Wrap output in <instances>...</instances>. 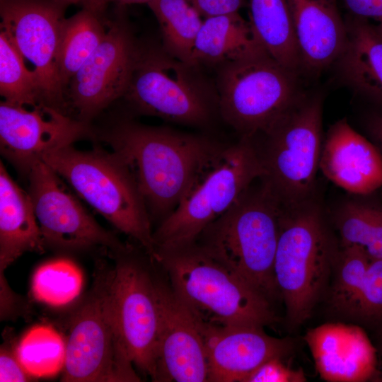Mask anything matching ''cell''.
I'll use <instances>...</instances> for the list:
<instances>
[{"mask_svg":"<svg viewBox=\"0 0 382 382\" xmlns=\"http://www.w3.org/2000/svg\"><path fill=\"white\" fill-rule=\"evenodd\" d=\"M28 176L45 245L67 251L104 248L113 255L129 248L98 224L44 161L35 162Z\"/></svg>","mask_w":382,"mask_h":382,"instance_id":"cell-12","label":"cell"},{"mask_svg":"<svg viewBox=\"0 0 382 382\" xmlns=\"http://www.w3.org/2000/svg\"><path fill=\"white\" fill-rule=\"evenodd\" d=\"M319 169L354 195H369L382 187V155L345 118L333 124L323 139Z\"/></svg>","mask_w":382,"mask_h":382,"instance_id":"cell-18","label":"cell"},{"mask_svg":"<svg viewBox=\"0 0 382 382\" xmlns=\"http://www.w3.org/2000/svg\"><path fill=\"white\" fill-rule=\"evenodd\" d=\"M301 71L317 74L336 63L347 38L337 0H287Z\"/></svg>","mask_w":382,"mask_h":382,"instance_id":"cell-20","label":"cell"},{"mask_svg":"<svg viewBox=\"0 0 382 382\" xmlns=\"http://www.w3.org/2000/svg\"><path fill=\"white\" fill-rule=\"evenodd\" d=\"M334 222L342 246L357 245L371 260H382V206L345 201L335 211Z\"/></svg>","mask_w":382,"mask_h":382,"instance_id":"cell-27","label":"cell"},{"mask_svg":"<svg viewBox=\"0 0 382 382\" xmlns=\"http://www.w3.org/2000/svg\"><path fill=\"white\" fill-rule=\"evenodd\" d=\"M349 16L382 23V0H337Z\"/></svg>","mask_w":382,"mask_h":382,"instance_id":"cell-35","label":"cell"},{"mask_svg":"<svg viewBox=\"0 0 382 382\" xmlns=\"http://www.w3.org/2000/svg\"><path fill=\"white\" fill-rule=\"evenodd\" d=\"M323 97L303 93L265 132L252 138L261 178L284 206L314 197L322 146Z\"/></svg>","mask_w":382,"mask_h":382,"instance_id":"cell-6","label":"cell"},{"mask_svg":"<svg viewBox=\"0 0 382 382\" xmlns=\"http://www.w3.org/2000/svg\"><path fill=\"white\" fill-rule=\"evenodd\" d=\"M266 53L250 21H245L239 13L216 16L203 20L191 64L220 66Z\"/></svg>","mask_w":382,"mask_h":382,"instance_id":"cell-23","label":"cell"},{"mask_svg":"<svg viewBox=\"0 0 382 382\" xmlns=\"http://www.w3.org/2000/svg\"><path fill=\"white\" fill-rule=\"evenodd\" d=\"M89 133L88 123L42 102L0 103L1 153L22 174L28 175L45 154L72 145Z\"/></svg>","mask_w":382,"mask_h":382,"instance_id":"cell-15","label":"cell"},{"mask_svg":"<svg viewBox=\"0 0 382 382\" xmlns=\"http://www.w3.org/2000/svg\"><path fill=\"white\" fill-rule=\"evenodd\" d=\"M11 341L2 345L0 349V381L23 382L32 380V377L21 363L16 345Z\"/></svg>","mask_w":382,"mask_h":382,"instance_id":"cell-33","label":"cell"},{"mask_svg":"<svg viewBox=\"0 0 382 382\" xmlns=\"http://www.w3.org/2000/svg\"><path fill=\"white\" fill-rule=\"evenodd\" d=\"M115 257L111 294L120 335L134 366L152 378L159 314L156 278L132 247Z\"/></svg>","mask_w":382,"mask_h":382,"instance_id":"cell-13","label":"cell"},{"mask_svg":"<svg viewBox=\"0 0 382 382\" xmlns=\"http://www.w3.org/2000/svg\"><path fill=\"white\" fill-rule=\"evenodd\" d=\"M148 6L158 22L163 49L191 64L195 43L203 23L200 14L187 0H154Z\"/></svg>","mask_w":382,"mask_h":382,"instance_id":"cell-26","label":"cell"},{"mask_svg":"<svg viewBox=\"0 0 382 382\" xmlns=\"http://www.w3.org/2000/svg\"><path fill=\"white\" fill-rule=\"evenodd\" d=\"M113 267L97 266L88 295L68 319L62 381L136 382L112 301Z\"/></svg>","mask_w":382,"mask_h":382,"instance_id":"cell-7","label":"cell"},{"mask_svg":"<svg viewBox=\"0 0 382 382\" xmlns=\"http://www.w3.org/2000/svg\"><path fill=\"white\" fill-rule=\"evenodd\" d=\"M282 358H272L255 369L244 382H302L306 377L301 369L294 370L282 362Z\"/></svg>","mask_w":382,"mask_h":382,"instance_id":"cell-32","label":"cell"},{"mask_svg":"<svg viewBox=\"0 0 382 382\" xmlns=\"http://www.w3.org/2000/svg\"><path fill=\"white\" fill-rule=\"evenodd\" d=\"M250 21L267 53L299 75L301 59L287 0H249Z\"/></svg>","mask_w":382,"mask_h":382,"instance_id":"cell-24","label":"cell"},{"mask_svg":"<svg viewBox=\"0 0 382 382\" xmlns=\"http://www.w3.org/2000/svg\"><path fill=\"white\" fill-rule=\"evenodd\" d=\"M381 381H382V378H381Z\"/></svg>","mask_w":382,"mask_h":382,"instance_id":"cell-40","label":"cell"},{"mask_svg":"<svg viewBox=\"0 0 382 382\" xmlns=\"http://www.w3.org/2000/svg\"><path fill=\"white\" fill-rule=\"evenodd\" d=\"M152 259L167 272L174 292L199 320L262 328L276 322L265 296L195 242L156 250Z\"/></svg>","mask_w":382,"mask_h":382,"instance_id":"cell-3","label":"cell"},{"mask_svg":"<svg viewBox=\"0 0 382 382\" xmlns=\"http://www.w3.org/2000/svg\"><path fill=\"white\" fill-rule=\"evenodd\" d=\"M347 38L335 64L356 93L382 105V35L369 21L348 15Z\"/></svg>","mask_w":382,"mask_h":382,"instance_id":"cell-21","label":"cell"},{"mask_svg":"<svg viewBox=\"0 0 382 382\" xmlns=\"http://www.w3.org/2000/svg\"><path fill=\"white\" fill-rule=\"evenodd\" d=\"M364 125L374 144L382 155V110L369 113L365 118Z\"/></svg>","mask_w":382,"mask_h":382,"instance_id":"cell-36","label":"cell"},{"mask_svg":"<svg viewBox=\"0 0 382 382\" xmlns=\"http://www.w3.org/2000/svg\"><path fill=\"white\" fill-rule=\"evenodd\" d=\"M195 66L161 48H141L124 96L140 114L176 124L208 127L219 117L217 93Z\"/></svg>","mask_w":382,"mask_h":382,"instance_id":"cell-10","label":"cell"},{"mask_svg":"<svg viewBox=\"0 0 382 382\" xmlns=\"http://www.w3.org/2000/svg\"><path fill=\"white\" fill-rule=\"evenodd\" d=\"M263 175L252 139L240 137L226 143L177 208L154 231L155 252L195 243L208 225Z\"/></svg>","mask_w":382,"mask_h":382,"instance_id":"cell-8","label":"cell"},{"mask_svg":"<svg viewBox=\"0 0 382 382\" xmlns=\"http://www.w3.org/2000/svg\"><path fill=\"white\" fill-rule=\"evenodd\" d=\"M18 359L32 377H49L62 371L66 340L52 327L36 325L16 345Z\"/></svg>","mask_w":382,"mask_h":382,"instance_id":"cell-28","label":"cell"},{"mask_svg":"<svg viewBox=\"0 0 382 382\" xmlns=\"http://www.w3.org/2000/svg\"><path fill=\"white\" fill-rule=\"evenodd\" d=\"M199 323L207 351L208 382H244L262 363L283 359L291 349L288 339L270 336L262 327Z\"/></svg>","mask_w":382,"mask_h":382,"instance_id":"cell-17","label":"cell"},{"mask_svg":"<svg viewBox=\"0 0 382 382\" xmlns=\"http://www.w3.org/2000/svg\"><path fill=\"white\" fill-rule=\"evenodd\" d=\"M45 243L29 193L0 163V277L26 252L42 253Z\"/></svg>","mask_w":382,"mask_h":382,"instance_id":"cell-22","label":"cell"},{"mask_svg":"<svg viewBox=\"0 0 382 382\" xmlns=\"http://www.w3.org/2000/svg\"><path fill=\"white\" fill-rule=\"evenodd\" d=\"M376 25V29L378 30V31L381 33V35H382V23H378Z\"/></svg>","mask_w":382,"mask_h":382,"instance_id":"cell-39","label":"cell"},{"mask_svg":"<svg viewBox=\"0 0 382 382\" xmlns=\"http://www.w3.org/2000/svg\"><path fill=\"white\" fill-rule=\"evenodd\" d=\"M65 6L56 0H0L1 31L33 66L42 102L64 113L57 54Z\"/></svg>","mask_w":382,"mask_h":382,"instance_id":"cell-11","label":"cell"},{"mask_svg":"<svg viewBox=\"0 0 382 382\" xmlns=\"http://www.w3.org/2000/svg\"><path fill=\"white\" fill-rule=\"evenodd\" d=\"M299 75L269 54L219 66V115L240 137L265 132L303 94Z\"/></svg>","mask_w":382,"mask_h":382,"instance_id":"cell-9","label":"cell"},{"mask_svg":"<svg viewBox=\"0 0 382 382\" xmlns=\"http://www.w3.org/2000/svg\"><path fill=\"white\" fill-rule=\"evenodd\" d=\"M154 0H83L85 8L98 13L103 10L105 6L114 3L119 5H127L134 4H149Z\"/></svg>","mask_w":382,"mask_h":382,"instance_id":"cell-37","label":"cell"},{"mask_svg":"<svg viewBox=\"0 0 382 382\" xmlns=\"http://www.w3.org/2000/svg\"><path fill=\"white\" fill-rule=\"evenodd\" d=\"M158 329L154 381L204 382L208 362L198 318L171 286L156 279Z\"/></svg>","mask_w":382,"mask_h":382,"instance_id":"cell-16","label":"cell"},{"mask_svg":"<svg viewBox=\"0 0 382 382\" xmlns=\"http://www.w3.org/2000/svg\"><path fill=\"white\" fill-rule=\"evenodd\" d=\"M98 13L85 8L64 18L57 54L58 74L64 89L102 42L106 33Z\"/></svg>","mask_w":382,"mask_h":382,"instance_id":"cell-25","label":"cell"},{"mask_svg":"<svg viewBox=\"0 0 382 382\" xmlns=\"http://www.w3.org/2000/svg\"><path fill=\"white\" fill-rule=\"evenodd\" d=\"M284 205L260 178L195 243L270 301L280 296L274 262Z\"/></svg>","mask_w":382,"mask_h":382,"instance_id":"cell-2","label":"cell"},{"mask_svg":"<svg viewBox=\"0 0 382 382\" xmlns=\"http://www.w3.org/2000/svg\"><path fill=\"white\" fill-rule=\"evenodd\" d=\"M140 49L124 21L111 23L102 42L66 88L68 103L76 111L77 119L88 123L125 95Z\"/></svg>","mask_w":382,"mask_h":382,"instance_id":"cell-14","label":"cell"},{"mask_svg":"<svg viewBox=\"0 0 382 382\" xmlns=\"http://www.w3.org/2000/svg\"><path fill=\"white\" fill-rule=\"evenodd\" d=\"M60 3H62L64 4H73V3H77L80 1H83V0H56Z\"/></svg>","mask_w":382,"mask_h":382,"instance_id":"cell-38","label":"cell"},{"mask_svg":"<svg viewBox=\"0 0 382 382\" xmlns=\"http://www.w3.org/2000/svg\"><path fill=\"white\" fill-rule=\"evenodd\" d=\"M103 139L132 172L151 221L177 208L226 143L207 135L123 120Z\"/></svg>","mask_w":382,"mask_h":382,"instance_id":"cell-1","label":"cell"},{"mask_svg":"<svg viewBox=\"0 0 382 382\" xmlns=\"http://www.w3.org/2000/svg\"><path fill=\"white\" fill-rule=\"evenodd\" d=\"M83 284L81 269L67 259L48 261L38 267L31 281V292L38 301L65 306L79 296Z\"/></svg>","mask_w":382,"mask_h":382,"instance_id":"cell-29","label":"cell"},{"mask_svg":"<svg viewBox=\"0 0 382 382\" xmlns=\"http://www.w3.org/2000/svg\"><path fill=\"white\" fill-rule=\"evenodd\" d=\"M42 161L117 230L134 240L152 258V221L136 179L115 153L80 151L69 145Z\"/></svg>","mask_w":382,"mask_h":382,"instance_id":"cell-5","label":"cell"},{"mask_svg":"<svg viewBox=\"0 0 382 382\" xmlns=\"http://www.w3.org/2000/svg\"><path fill=\"white\" fill-rule=\"evenodd\" d=\"M0 94L4 100L21 105L42 102L35 72L6 34L0 32ZM43 103V102H42Z\"/></svg>","mask_w":382,"mask_h":382,"instance_id":"cell-30","label":"cell"},{"mask_svg":"<svg viewBox=\"0 0 382 382\" xmlns=\"http://www.w3.org/2000/svg\"><path fill=\"white\" fill-rule=\"evenodd\" d=\"M350 317L382 318V260H371L357 290L342 310Z\"/></svg>","mask_w":382,"mask_h":382,"instance_id":"cell-31","label":"cell"},{"mask_svg":"<svg viewBox=\"0 0 382 382\" xmlns=\"http://www.w3.org/2000/svg\"><path fill=\"white\" fill-rule=\"evenodd\" d=\"M305 340L320 376L331 382H361L373 375L376 349L354 325L325 323L310 329Z\"/></svg>","mask_w":382,"mask_h":382,"instance_id":"cell-19","label":"cell"},{"mask_svg":"<svg viewBox=\"0 0 382 382\" xmlns=\"http://www.w3.org/2000/svg\"><path fill=\"white\" fill-rule=\"evenodd\" d=\"M192 5L204 18L238 13L246 0H190Z\"/></svg>","mask_w":382,"mask_h":382,"instance_id":"cell-34","label":"cell"},{"mask_svg":"<svg viewBox=\"0 0 382 382\" xmlns=\"http://www.w3.org/2000/svg\"><path fill=\"white\" fill-rule=\"evenodd\" d=\"M338 250L315 198L284 205L274 274L292 325L306 320L332 275Z\"/></svg>","mask_w":382,"mask_h":382,"instance_id":"cell-4","label":"cell"}]
</instances>
